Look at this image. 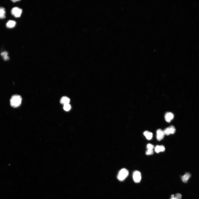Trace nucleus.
Here are the masks:
<instances>
[{"label":"nucleus","instance_id":"f257e3e1","mask_svg":"<svg viewBox=\"0 0 199 199\" xmlns=\"http://www.w3.org/2000/svg\"><path fill=\"white\" fill-rule=\"evenodd\" d=\"M22 100L21 96L18 95H13L10 99L11 106L14 108L20 107L21 104Z\"/></svg>","mask_w":199,"mask_h":199},{"label":"nucleus","instance_id":"f03ea898","mask_svg":"<svg viewBox=\"0 0 199 199\" xmlns=\"http://www.w3.org/2000/svg\"><path fill=\"white\" fill-rule=\"evenodd\" d=\"M129 171L125 168H123L119 171L117 176V178L119 181H123L128 176Z\"/></svg>","mask_w":199,"mask_h":199},{"label":"nucleus","instance_id":"7ed1b4c3","mask_svg":"<svg viewBox=\"0 0 199 199\" xmlns=\"http://www.w3.org/2000/svg\"><path fill=\"white\" fill-rule=\"evenodd\" d=\"M22 13V10L18 7H14L11 11V13L16 18L20 17Z\"/></svg>","mask_w":199,"mask_h":199},{"label":"nucleus","instance_id":"20e7f679","mask_svg":"<svg viewBox=\"0 0 199 199\" xmlns=\"http://www.w3.org/2000/svg\"><path fill=\"white\" fill-rule=\"evenodd\" d=\"M133 178L134 181L135 183H140L141 179V172L137 171H134L133 174Z\"/></svg>","mask_w":199,"mask_h":199},{"label":"nucleus","instance_id":"39448f33","mask_svg":"<svg viewBox=\"0 0 199 199\" xmlns=\"http://www.w3.org/2000/svg\"><path fill=\"white\" fill-rule=\"evenodd\" d=\"M176 131L175 127L173 126H171L167 127L164 131L165 134L167 135L174 134Z\"/></svg>","mask_w":199,"mask_h":199},{"label":"nucleus","instance_id":"423d86ee","mask_svg":"<svg viewBox=\"0 0 199 199\" xmlns=\"http://www.w3.org/2000/svg\"><path fill=\"white\" fill-rule=\"evenodd\" d=\"M164 131L162 129H159L157 130V139L159 141H160L163 139L165 136Z\"/></svg>","mask_w":199,"mask_h":199},{"label":"nucleus","instance_id":"0eeeda50","mask_svg":"<svg viewBox=\"0 0 199 199\" xmlns=\"http://www.w3.org/2000/svg\"><path fill=\"white\" fill-rule=\"evenodd\" d=\"M174 117V115L171 112H168L165 115V118L166 121L170 123Z\"/></svg>","mask_w":199,"mask_h":199},{"label":"nucleus","instance_id":"6e6552de","mask_svg":"<svg viewBox=\"0 0 199 199\" xmlns=\"http://www.w3.org/2000/svg\"><path fill=\"white\" fill-rule=\"evenodd\" d=\"M165 148L163 145H157L155 148V151L156 153L163 152L165 151Z\"/></svg>","mask_w":199,"mask_h":199},{"label":"nucleus","instance_id":"1a4fd4ad","mask_svg":"<svg viewBox=\"0 0 199 199\" xmlns=\"http://www.w3.org/2000/svg\"><path fill=\"white\" fill-rule=\"evenodd\" d=\"M16 25V22L13 20H10L7 22L6 24V27L9 28H14Z\"/></svg>","mask_w":199,"mask_h":199},{"label":"nucleus","instance_id":"9d476101","mask_svg":"<svg viewBox=\"0 0 199 199\" xmlns=\"http://www.w3.org/2000/svg\"><path fill=\"white\" fill-rule=\"evenodd\" d=\"M144 135L146 138L148 140L152 139L153 136V134L151 132L148 131H145L144 133Z\"/></svg>","mask_w":199,"mask_h":199},{"label":"nucleus","instance_id":"9b49d317","mask_svg":"<svg viewBox=\"0 0 199 199\" xmlns=\"http://www.w3.org/2000/svg\"><path fill=\"white\" fill-rule=\"evenodd\" d=\"M70 102V99L68 97L64 96L62 97L60 101V102L64 105L68 104Z\"/></svg>","mask_w":199,"mask_h":199},{"label":"nucleus","instance_id":"f8f14e48","mask_svg":"<svg viewBox=\"0 0 199 199\" xmlns=\"http://www.w3.org/2000/svg\"><path fill=\"white\" fill-rule=\"evenodd\" d=\"M191 175L189 173H186L181 177V179L185 183H186L190 178Z\"/></svg>","mask_w":199,"mask_h":199},{"label":"nucleus","instance_id":"ddd939ff","mask_svg":"<svg viewBox=\"0 0 199 199\" xmlns=\"http://www.w3.org/2000/svg\"><path fill=\"white\" fill-rule=\"evenodd\" d=\"M6 11L5 8L0 7V19H3L6 17Z\"/></svg>","mask_w":199,"mask_h":199},{"label":"nucleus","instance_id":"4468645a","mask_svg":"<svg viewBox=\"0 0 199 199\" xmlns=\"http://www.w3.org/2000/svg\"><path fill=\"white\" fill-rule=\"evenodd\" d=\"M1 55L5 60H7L9 59V58L8 56V53L7 52H3L2 53Z\"/></svg>","mask_w":199,"mask_h":199},{"label":"nucleus","instance_id":"2eb2a0df","mask_svg":"<svg viewBox=\"0 0 199 199\" xmlns=\"http://www.w3.org/2000/svg\"><path fill=\"white\" fill-rule=\"evenodd\" d=\"M71 108L70 105L69 104H66L64 105L63 108L66 111H68L70 110Z\"/></svg>","mask_w":199,"mask_h":199},{"label":"nucleus","instance_id":"dca6fc26","mask_svg":"<svg viewBox=\"0 0 199 199\" xmlns=\"http://www.w3.org/2000/svg\"><path fill=\"white\" fill-rule=\"evenodd\" d=\"M153 150H148L146 152V154L147 155H151L153 154Z\"/></svg>","mask_w":199,"mask_h":199},{"label":"nucleus","instance_id":"f3484780","mask_svg":"<svg viewBox=\"0 0 199 199\" xmlns=\"http://www.w3.org/2000/svg\"><path fill=\"white\" fill-rule=\"evenodd\" d=\"M154 148V146L151 144H149L147 145V148L148 150H153Z\"/></svg>","mask_w":199,"mask_h":199},{"label":"nucleus","instance_id":"a211bd4d","mask_svg":"<svg viewBox=\"0 0 199 199\" xmlns=\"http://www.w3.org/2000/svg\"><path fill=\"white\" fill-rule=\"evenodd\" d=\"M175 197L177 199H181L182 198V195L181 194L178 193L176 194Z\"/></svg>","mask_w":199,"mask_h":199},{"label":"nucleus","instance_id":"6ab92c4d","mask_svg":"<svg viewBox=\"0 0 199 199\" xmlns=\"http://www.w3.org/2000/svg\"><path fill=\"white\" fill-rule=\"evenodd\" d=\"M20 1V0H13V1H12L14 3Z\"/></svg>","mask_w":199,"mask_h":199},{"label":"nucleus","instance_id":"aec40b11","mask_svg":"<svg viewBox=\"0 0 199 199\" xmlns=\"http://www.w3.org/2000/svg\"><path fill=\"white\" fill-rule=\"evenodd\" d=\"M170 199H176L175 197H174V198H171Z\"/></svg>","mask_w":199,"mask_h":199}]
</instances>
